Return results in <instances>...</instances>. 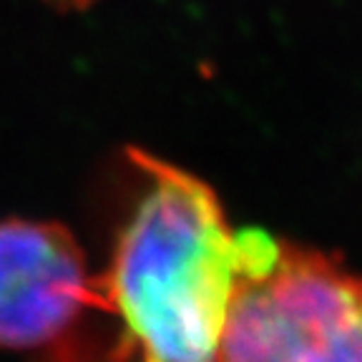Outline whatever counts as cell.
I'll use <instances>...</instances> for the list:
<instances>
[{
	"label": "cell",
	"mask_w": 362,
	"mask_h": 362,
	"mask_svg": "<svg viewBox=\"0 0 362 362\" xmlns=\"http://www.w3.org/2000/svg\"><path fill=\"white\" fill-rule=\"evenodd\" d=\"M90 272L58 221H0V347L45 352L76 322Z\"/></svg>",
	"instance_id": "cell-3"
},
{
	"label": "cell",
	"mask_w": 362,
	"mask_h": 362,
	"mask_svg": "<svg viewBox=\"0 0 362 362\" xmlns=\"http://www.w3.org/2000/svg\"><path fill=\"white\" fill-rule=\"evenodd\" d=\"M124 209L76 322L38 362H216L234 289L282 242L234 232L206 181L141 148L124 153Z\"/></svg>",
	"instance_id": "cell-1"
},
{
	"label": "cell",
	"mask_w": 362,
	"mask_h": 362,
	"mask_svg": "<svg viewBox=\"0 0 362 362\" xmlns=\"http://www.w3.org/2000/svg\"><path fill=\"white\" fill-rule=\"evenodd\" d=\"M216 362H362V277L282 242L269 269L239 279Z\"/></svg>",
	"instance_id": "cell-2"
},
{
	"label": "cell",
	"mask_w": 362,
	"mask_h": 362,
	"mask_svg": "<svg viewBox=\"0 0 362 362\" xmlns=\"http://www.w3.org/2000/svg\"><path fill=\"white\" fill-rule=\"evenodd\" d=\"M45 6L56 8V11L61 13H78V11H86V8H90L93 3H98V0H43Z\"/></svg>",
	"instance_id": "cell-4"
}]
</instances>
